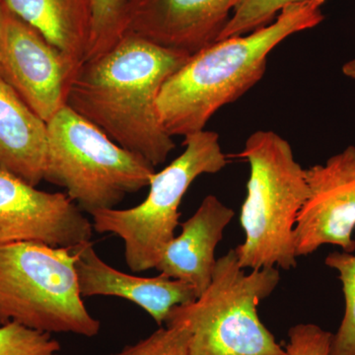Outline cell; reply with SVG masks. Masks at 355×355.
Returning <instances> with one entry per match:
<instances>
[{
    "label": "cell",
    "instance_id": "obj_1",
    "mask_svg": "<svg viewBox=\"0 0 355 355\" xmlns=\"http://www.w3.org/2000/svg\"><path fill=\"white\" fill-rule=\"evenodd\" d=\"M190 57L127 33L106 53L81 65L67 106L156 167L176 147L159 116V93Z\"/></svg>",
    "mask_w": 355,
    "mask_h": 355
},
{
    "label": "cell",
    "instance_id": "obj_2",
    "mask_svg": "<svg viewBox=\"0 0 355 355\" xmlns=\"http://www.w3.org/2000/svg\"><path fill=\"white\" fill-rule=\"evenodd\" d=\"M327 0H307L280 11L270 24L242 36L218 40L193 53L159 93L161 123L171 137L202 132L211 116L263 78L268 55L296 33L324 20Z\"/></svg>",
    "mask_w": 355,
    "mask_h": 355
},
{
    "label": "cell",
    "instance_id": "obj_3",
    "mask_svg": "<svg viewBox=\"0 0 355 355\" xmlns=\"http://www.w3.org/2000/svg\"><path fill=\"white\" fill-rule=\"evenodd\" d=\"M240 157L250 165L240 222L245 240L235 248L244 270L296 268L294 228L308 197L305 169L291 144L272 130L252 133Z\"/></svg>",
    "mask_w": 355,
    "mask_h": 355
},
{
    "label": "cell",
    "instance_id": "obj_4",
    "mask_svg": "<svg viewBox=\"0 0 355 355\" xmlns=\"http://www.w3.org/2000/svg\"><path fill=\"white\" fill-rule=\"evenodd\" d=\"M279 280L277 268L245 272L234 249L229 250L217 259L202 295L173 308L165 326L186 327L191 355H286L258 314Z\"/></svg>",
    "mask_w": 355,
    "mask_h": 355
},
{
    "label": "cell",
    "instance_id": "obj_5",
    "mask_svg": "<svg viewBox=\"0 0 355 355\" xmlns=\"http://www.w3.org/2000/svg\"><path fill=\"white\" fill-rule=\"evenodd\" d=\"M73 248L0 244V326L15 322L43 333L93 338L101 323L79 291Z\"/></svg>",
    "mask_w": 355,
    "mask_h": 355
},
{
    "label": "cell",
    "instance_id": "obj_6",
    "mask_svg": "<svg viewBox=\"0 0 355 355\" xmlns=\"http://www.w3.org/2000/svg\"><path fill=\"white\" fill-rule=\"evenodd\" d=\"M46 125L44 180L64 188L88 214L116 209L128 193L150 184L156 172L153 165L118 146L67 105Z\"/></svg>",
    "mask_w": 355,
    "mask_h": 355
},
{
    "label": "cell",
    "instance_id": "obj_7",
    "mask_svg": "<svg viewBox=\"0 0 355 355\" xmlns=\"http://www.w3.org/2000/svg\"><path fill=\"white\" fill-rule=\"evenodd\" d=\"M184 153L155 172L146 200L127 209L91 214L96 232L112 233L125 243V259L133 272L155 268L180 225L179 207L197 178L216 174L227 165L216 132L203 130L184 137Z\"/></svg>",
    "mask_w": 355,
    "mask_h": 355
},
{
    "label": "cell",
    "instance_id": "obj_8",
    "mask_svg": "<svg viewBox=\"0 0 355 355\" xmlns=\"http://www.w3.org/2000/svg\"><path fill=\"white\" fill-rule=\"evenodd\" d=\"M79 69L31 26L6 9L0 76L42 120L48 123L67 105L70 84Z\"/></svg>",
    "mask_w": 355,
    "mask_h": 355
},
{
    "label": "cell",
    "instance_id": "obj_9",
    "mask_svg": "<svg viewBox=\"0 0 355 355\" xmlns=\"http://www.w3.org/2000/svg\"><path fill=\"white\" fill-rule=\"evenodd\" d=\"M308 197L294 228L296 256H308L323 245L354 253L355 146L305 169Z\"/></svg>",
    "mask_w": 355,
    "mask_h": 355
},
{
    "label": "cell",
    "instance_id": "obj_10",
    "mask_svg": "<svg viewBox=\"0 0 355 355\" xmlns=\"http://www.w3.org/2000/svg\"><path fill=\"white\" fill-rule=\"evenodd\" d=\"M93 229L67 193L40 191L0 169V244L76 248L91 241Z\"/></svg>",
    "mask_w": 355,
    "mask_h": 355
},
{
    "label": "cell",
    "instance_id": "obj_11",
    "mask_svg": "<svg viewBox=\"0 0 355 355\" xmlns=\"http://www.w3.org/2000/svg\"><path fill=\"white\" fill-rule=\"evenodd\" d=\"M237 0H128L125 32L193 55L214 44Z\"/></svg>",
    "mask_w": 355,
    "mask_h": 355
},
{
    "label": "cell",
    "instance_id": "obj_12",
    "mask_svg": "<svg viewBox=\"0 0 355 355\" xmlns=\"http://www.w3.org/2000/svg\"><path fill=\"white\" fill-rule=\"evenodd\" d=\"M79 291L83 297L114 296L135 303L161 326L176 306L198 298L191 284L159 273L155 277L128 275L109 266L96 253L92 243L73 248Z\"/></svg>",
    "mask_w": 355,
    "mask_h": 355
},
{
    "label": "cell",
    "instance_id": "obj_13",
    "mask_svg": "<svg viewBox=\"0 0 355 355\" xmlns=\"http://www.w3.org/2000/svg\"><path fill=\"white\" fill-rule=\"evenodd\" d=\"M235 216L216 196L203 198L197 211L180 223L181 234L167 245L155 270L170 279L191 284L198 297L209 286L216 266V250Z\"/></svg>",
    "mask_w": 355,
    "mask_h": 355
},
{
    "label": "cell",
    "instance_id": "obj_14",
    "mask_svg": "<svg viewBox=\"0 0 355 355\" xmlns=\"http://www.w3.org/2000/svg\"><path fill=\"white\" fill-rule=\"evenodd\" d=\"M48 154L46 121L0 76V169L37 187Z\"/></svg>",
    "mask_w": 355,
    "mask_h": 355
},
{
    "label": "cell",
    "instance_id": "obj_15",
    "mask_svg": "<svg viewBox=\"0 0 355 355\" xmlns=\"http://www.w3.org/2000/svg\"><path fill=\"white\" fill-rule=\"evenodd\" d=\"M7 11L24 21L80 67L87 57L92 29L91 0H1Z\"/></svg>",
    "mask_w": 355,
    "mask_h": 355
},
{
    "label": "cell",
    "instance_id": "obj_16",
    "mask_svg": "<svg viewBox=\"0 0 355 355\" xmlns=\"http://www.w3.org/2000/svg\"><path fill=\"white\" fill-rule=\"evenodd\" d=\"M324 263L338 272L345 300V316L331 338L330 355H355V254L334 252Z\"/></svg>",
    "mask_w": 355,
    "mask_h": 355
},
{
    "label": "cell",
    "instance_id": "obj_17",
    "mask_svg": "<svg viewBox=\"0 0 355 355\" xmlns=\"http://www.w3.org/2000/svg\"><path fill=\"white\" fill-rule=\"evenodd\" d=\"M128 3V0H91L92 29L85 62L104 55L123 38Z\"/></svg>",
    "mask_w": 355,
    "mask_h": 355
},
{
    "label": "cell",
    "instance_id": "obj_18",
    "mask_svg": "<svg viewBox=\"0 0 355 355\" xmlns=\"http://www.w3.org/2000/svg\"><path fill=\"white\" fill-rule=\"evenodd\" d=\"M307 0H237L218 40L242 36L270 24L286 7Z\"/></svg>",
    "mask_w": 355,
    "mask_h": 355
},
{
    "label": "cell",
    "instance_id": "obj_19",
    "mask_svg": "<svg viewBox=\"0 0 355 355\" xmlns=\"http://www.w3.org/2000/svg\"><path fill=\"white\" fill-rule=\"evenodd\" d=\"M0 355H60L51 334L9 322L0 326Z\"/></svg>",
    "mask_w": 355,
    "mask_h": 355
},
{
    "label": "cell",
    "instance_id": "obj_20",
    "mask_svg": "<svg viewBox=\"0 0 355 355\" xmlns=\"http://www.w3.org/2000/svg\"><path fill=\"white\" fill-rule=\"evenodd\" d=\"M109 355H191L190 334L181 324L166 326L135 345Z\"/></svg>",
    "mask_w": 355,
    "mask_h": 355
},
{
    "label": "cell",
    "instance_id": "obj_21",
    "mask_svg": "<svg viewBox=\"0 0 355 355\" xmlns=\"http://www.w3.org/2000/svg\"><path fill=\"white\" fill-rule=\"evenodd\" d=\"M333 334L314 324H298L288 331L286 355H330Z\"/></svg>",
    "mask_w": 355,
    "mask_h": 355
},
{
    "label": "cell",
    "instance_id": "obj_22",
    "mask_svg": "<svg viewBox=\"0 0 355 355\" xmlns=\"http://www.w3.org/2000/svg\"><path fill=\"white\" fill-rule=\"evenodd\" d=\"M343 72L345 76L349 77V78L355 80V58L349 60L347 64L343 67Z\"/></svg>",
    "mask_w": 355,
    "mask_h": 355
},
{
    "label": "cell",
    "instance_id": "obj_23",
    "mask_svg": "<svg viewBox=\"0 0 355 355\" xmlns=\"http://www.w3.org/2000/svg\"><path fill=\"white\" fill-rule=\"evenodd\" d=\"M4 16H6V8L0 0V40H1L2 28H3Z\"/></svg>",
    "mask_w": 355,
    "mask_h": 355
}]
</instances>
